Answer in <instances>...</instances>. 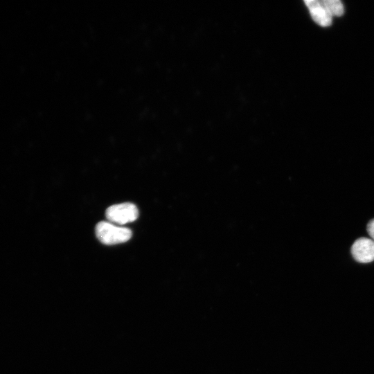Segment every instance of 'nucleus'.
Segmentation results:
<instances>
[{"mask_svg":"<svg viewBox=\"0 0 374 374\" xmlns=\"http://www.w3.org/2000/svg\"><path fill=\"white\" fill-rule=\"evenodd\" d=\"M96 234L102 243L116 244L128 241L132 237V231L109 222L101 221L96 225Z\"/></svg>","mask_w":374,"mask_h":374,"instance_id":"obj_1","label":"nucleus"},{"mask_svg":"<svg viewBox=\"0 0 374 374\" xmlns=\"http://www.w3.org/2000/svg\"><path fill=\"white\" fill-rule=\"evenodd\" d=\"M105 215L109 222L123 225L136 220L139 211L134 204L125 202L109 206L106 210Z\"/></svg>","mask_w":374,"mask_h":374,"instance_id":"obj_2","label":"nucleus"},{"mask_svg":"<svg viewBox=\"0 0 374 374\" xmlns=\"http://www.w3.org/2000/svg\"><path fill=\"white\" fill-rule=\"evenodd\" d=\"M353 258L361 263L374 260V242L368 238H360L355 240L351 247Z\"/></svg>","mask_w":374,"mask_h":374,"instance_id":"obj_3","label":"nucleus"},{"mask_svg":"<svg viewBox=\"0 0 374 374\" xmlns=\"http://www.w3.org/2000/svg\"><path fill=\"white\" fill-rule=\"evenodd\" d=\"M312 19L319 26H329L332 23V17L323 5L321 1H305Z\"/></svg>","mask_w":374,"mask_h":374,"instance_id":"obj_4","label":"nucleus"},{"mask_svg":"<svg viewBox=\"0 0 374 374\" xmlns=\"http://www.w3.org/2000/svg\"><path fill=\"white\" fill-rule=\"evenodd\" d=\"M323 5L332 17H340L344 14V8L339 0H321Z\"/></svg>","mask_w":374,"mask_h":374,"instance_id":"obj_5","label":"nucleus"},{"mask_svg":"<svg viewBox=\"0 0 374 374\" xmlns=\"http://www.w3.org/2000/svg\"><path fill=\"white\" fill-rule=\"evenodd\" d=\"M367 231L371 239L374 242V219L368 222L367 225Z\"/></svg>","mask_w":374,"mask_h":374,"instance_id":"obj_6","label":"nucleus"}]
</instances>
